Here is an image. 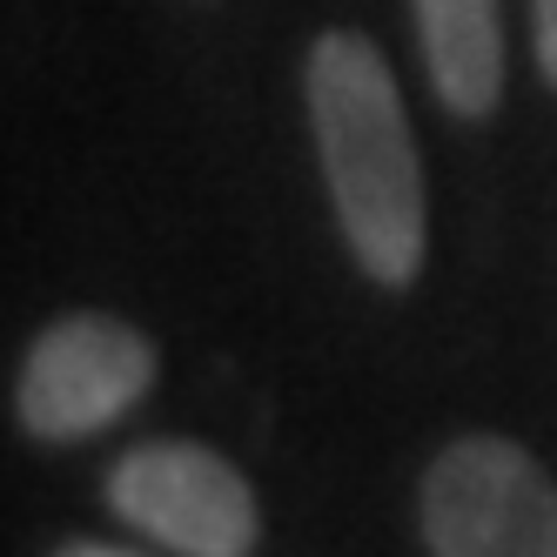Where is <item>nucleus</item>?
Returning <instances> with one entry per match:
<instances>
[{
  "mask_svg": "<svg viewBox=\"0 0 557 557\" xmlns=\"http://www.w3.org/2000/svg\"><path fill=\"white\" fill-rule=\"evenodd\" d=\"M302 101L343 249L370 283L410 289L430 249V202H423V154L383 48L349 27L315 34L302 61Z\"/></svg>",
  "mask_w": 557,
  "mask_h": 557,
  "instance_id": "1",
  "label": "nucleus"
},
{
  "mask_svg": "<svg viewBox=\"0 0 557 557\" xmlns=\"http://www.w3.org/2000/svg\"><path fill=\"white\" fill-rule=\"evenodd\" d=\"M430 557H557V476L510 436H457L417 484Z\"/></svg>",
  "mask_w": 557,
  "mask_h": 557,
  "instance_id": "2",
  "label": "nucleus"
},
{
  "mask_svg": "<svg viewBox=\"0 0 557 557\" xmlns=\"http://www.w3.org/2000/svg\"><path fill=\"white\" fill-rule=\"evenodd\" d=\"M108 510L175 557H256L262 504L222 450L195 436H148L108 470Z\"/></svg>",
  "mask_w": 557,
  "mask_h": 557,
  "instance_id": "3",
  "label": "nucleus"
},
{
  "mask_svg": "<svg viewBox=\"0 0 557 557\" xmlns=\"http://www.w3.org/2000/svg\"><path fill=\"white\" fill-rule=\"evenodd\" d=\"M154 343L148 330L108 309H74L27 343L14 383V417L41 444H82V436L122 423L154 389Z\"/></svg>",
  "mask_w": 557,
  "mask_h": 557,
  "instance_id": "4",
  "label": "nucleus"
},
{
  "mask_svg": "<svg viewBox=\"0 0 557 557\" xmlns=\"http://www.w3.org/2000/svg\"><path fill=\"white\" fill-rule=\"evenodd\" d=\"M430 88L450 114L484 122L504 101V14L497 0H410Z\"/></svg>",
  "mask_w": 557,
  "mask_h": 557,
  "instance_id": "5",
  "label": "nucleus"
},
{
  "mask_svg": "<svg viewBox=\"0 0 557 557\" xmlns=\"http://www.w3.org/2000/svg\"><path fill=\"white\" fill-rule=\"evenodd\" d=\"M531 27H537V67L557 88V0H531Z\"/></svg>",
  "mask_w": 557,
  "mask_h": 557,
  "instance_id": "6",
  "label": "nucleus"
},
{
  "mask_svg": "<svg viewBox=\"0 0 557 557\" xmlns=\"http://www.w3.org/2000/svg\"><path fill=\"white\" fill-rule=\"evenodd\" d=\"M54 557H141V550H128V544H101V537H74V544H61Z\"/></svg>",
  "mask_w": 557,
  "mask_h": 557,
  "instance_id": "7",
  "label": "nucleus"
}]
</instances>
